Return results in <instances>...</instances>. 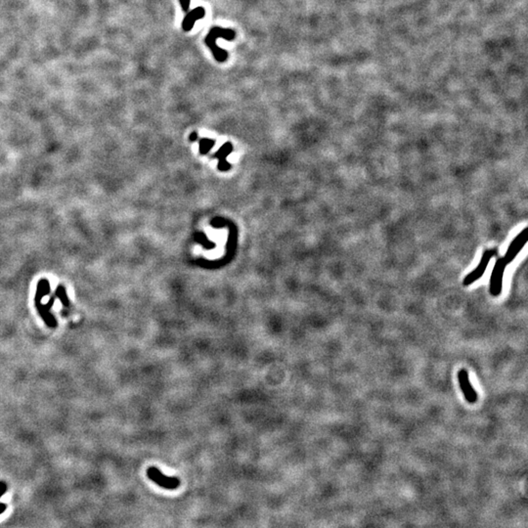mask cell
<instances>
[{
    "instance_id": "3",
    "label": "cell",
    "mask_w": 528,
    "mask_h": 528,
    "mask_svg": "<svg viewBox=\"0 0 528 528\" xmlns=\"http://www.w3.org/2000/svg\"><path fill=\"white\" fill-rule=\"evenodd\" d=\"M507 262L504 258H499L495 262L492 274L490 277V293L493 296H499L503 289V278L507 268Z\"/></svg>"
},
{
    "instance_id": "2",
    "label": "cell",
    "mask_w": 528,
    "mask_h": 528,
    "mask_svg": "<svg viewBox=\"0 0 528 528\" xmlns=\"http://www.w3.org/2000/svg\"><path fill=\"white\" fill-rule=\"evenodd\" d=\"M498 255V249L497 248H489V249H486L481 257V259L478 263V265L476 266V268L470 272L464 279L463 281V285L464 286H470L473 284L474 282L477 281L478 279H480L483 276H484L486 268L490 262V260L492 258H494L495 256Z\"/></svg>"
},
{
    "instance_id": "9",
    "label": "cell",
    "mask_w": 528,
    "mask_h": 528,
    "mask_svg": "<svg viewBox=\"0 0 528 528\" xmlns=\"http://www.w3.org/2000/svg\"><path fill=\"white\" fill-rule=\"evenodd\" d=\"M49 293H50L49 283H48L47 280H40L39 283H38V286H37V291H36V293H35L34 303L35 304H40L41 300L44 297L45 295H47Z\"/></svg>"
},
{
    "instance_id": "10",
    "label": "cell",
    "mask_w": 528,
    "mask_h": 528,
    "mask_svg": "<svg viewBox=\"0 0 528 528\" xmlns=\"http://www.w3.org/2000/svg\"><path fill=\"white\" fill-rule=\"evenodd\" d=\"M56 295L57 297L61 301V303H62V304H63L65 307H68V305H70V301H68V299H67V292H66V290H65V288H64L63 286H59V287L57 288Z\"/></svg>"
},
{
    "instance_id": "8",
    "label": "cell",
    "mask_w": 528,
    "mask_h": 528,
    "mask_svg": "<svg viewBox=\"0 0 528 528\" xmlns=\"http://www.w3.org/2000/svg\"><path fill=\"white\" fill-rule=\"evenodd\" d=\"M35 307L37 309V312L41 319L43 320L45 325L49 328H56L58 326L55 316L51 313V308H49L46 304H35Z\"/></svg>"
},
{
    "instance_id": "5",
    "label": "cell",
    "mask_w": 528,
    "mask_h": 528,
    "mask_svg": "<svg viewBox=\"0 0 528 528\" xmlns=\"http://www.w3.org/2000/svg\"><path fill=\"white\" fill-rule=\"evenodd\" d=\"M527 242V228H524L521 232L517 234V237L512 241L510 246L508 247L505 257H503L507 264H510L513 262L517 258V255L520 252V250L523 248Z\"/></svg>"
},
{
    "instance_id": "7",
    "label": "cell",
    "mask_w": 528,
    "mask_h": 528,
    "mask_svg": "<svg viewBox=\"0 0 528 528\" xmlns=\"http://www.w3.org/2000/svg\"><path fill=\"white\" fill-rule=\"evenodd\" d=\"M205 15V11L203 7H196L192 11L187 13L184 20L182 21V29L184 32H189L194 28V25L196 21L201 20Z\"/></svg>"
},
{
    "instance_id": "1",
    "label": "cell",
    "mask_w": 528,
    "mask_h": 528,
    "mask_svg": "<svg viewBox=\"0 0 528 528\" xmlns=\"http://www.w3.org/2000/svg\"><path fill=\"white\" fill-rule=\"evenodd\" d=\"M236 36V34L233 30H230V29H222V28H219V27H215L214 29L211 30L210 34H208L205 36V44L208 45V47L212 50L214 57L215 58V60L217 62H220V63H223L226 61L227 57H228V53L219 48L217 44H216V40L217 38L221 37V38H224L226 40H233Z\"/></svg>"
},
{
    "instance_id": "12",
    "label": "cell",
    "mask_w": 528,
    "mask_h": 528,
    "mask_svg": "<svg viewBox=\"0 0 528 528\" xmlns=\"http://www.w3.org/2000/svg\"><path fill=\"white\" fill-rule=\"evenodd\" d=\"M7 491V484L4 481H0V498L6 493Z\"/></svg>"
},
{
    "instance_id": "13",
    "label": "cell",
    "mask_w": 528,
    "mask_h": 528,
    "mask_svg": "<svg viewBox=\"0 0 528 528\" xmlns=\"http://www.w3.org/2000/svg\"><path fill=\"white\" fill-rule=\"evenodd\" d=\"M7 509V505L4 504V503H0V515L3 514Z\"/></svg>"
},
{
    "instance_id": "6",
    "label": "cell",
    "mask_w": 528,
    "mask_h": 528,
    "mask_svg": "<svg viewBox=\"0 0 528 528\" xmlns=\"http://www.w3.org/2000/svg\"><path fill=\"white\" fill-rule=\"evenodd\" d=\"M458 380H459L460 387H461L462 392H463V394H464L466 400L469 403H475L476 400H477V394H476L475 389L472 387V385L471 384L468 372L464 370V369L459 372L458 373Z\"/></svg>"
},
{
    "instance_id": "4",
    "label": "cell",
    "mask_w": 528,
    "mask_h": 528,
    "mask_svg": "<svg viewBox=\"0 0 528 528\" xmlns=\"http://www.w3.org/2000/svg\"><path fill=\"white\" fill-rule=\"evenodd\" d=\"M147 475L152 481H154L162 488H165L168 490H174L179 487V478H177L175 476H168V475L164 474L156 467H150L147 470Z\"/></svg>"
},
{
    "instance_id": "11",
    "label": "cell",
    "mask_w": 528,
    "mask_h": 528,
    "mask_svg": "<svg viewBox=\"0 0 528 528\" xmlns=\"http://www.w3.org/2000/svg\"><path fill=\"white\" fill-rule=\"evenodd\" d=\"M180 5H181V8L184 12H188L189 10V6H190V2L191 0H179Z\"/></svg>"
}]
</instances>
